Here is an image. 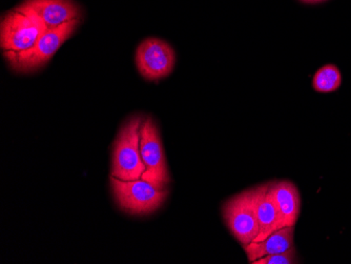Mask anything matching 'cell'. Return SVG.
I'll return each instance as SVG.
<instances>
[{
    "instance_id": "obj_11",
    "label": "cell",
    "mask_w": 351,
    "mask_h": 264,
    "mask_svg": "<svg viewBox=\"0 0 351 264\" xmlns=\"http://www.w3.org/2000/svg\"><path fill=\"white\" fill-rule=\"evenodd\" d=\"M293 228L295 226H285L274 232L263 241L252 242L247 245H243L250 263L265 256L283 253L293 248L295 232Z\"/></svg>"
},
{
    "instance_id": "obj_10",
    "label": "cell",
    "mask_w": 351,
    "mask_h": 264,
    "mask_svg": "<svg viewBox=\"0 0 351 264\" xmlns=\"http://www.w3.org/2000/svg\"><path fill=\"white\" fill-rule=\"evenodd\" d=\"M273 190L279 210L278 230L295 226L301 211V197L297 187L291 181H280L273 183Z\"/></svg>"
},
{
    "instance_id": "obj_3",
    "label": "cell",
    "mask_w": 351,
    "mask_h": 264,
    "mask_svg": "<svg viewBox=\"0 0 351 264\" xmlns=\"http://www.w3.org/2000/svg\"><path fill=\"white\" fill-rule=\"evenodd\" d=\"M80 19L64 23L55 29H47L45 34L29 50L19 53H5L10 67L16 72L29 73L38 70L51 60L62 43L76 31Z\"/></svg>"
},
{
    "instance_id": "obj_6",
    "label": "cell",
    "mask_w": 351,
    "mask_h": 264,
    "mask_svg": "<svg viewBox=\"0 0 351 264\" xmlns=\"http://www.w3.org/2000/svg\"><path fill=\"white\" fill-rule=\"evenodd\" d=\"M140 151L142 160L145 165V172L142 175L141 179L155 185L159 190H165L171 178L160 134L151 117L145 118L142 124Z\"/></svg>"
},
{
    "instance_id": "obj_5",
    "label": "cell",
    "mask_w": 351,
    "mask_h": 264,
    "mask_svg": "<svg viewBox=\"0 0 351 264\" xmlns=\"http://www.w3.org/2000/svg\"><path fill=\"white\" fill-rule=\"evenodd\" d=\"M223 216L232 235L242 245H247L259 236L256 210V189L232 197L223 206Z\"/></svg>"
},
{
    "instance_id": "obj_7",
    "label": "cell",
    "mask_w": 351,
    "mask_h": 264,
    "mask_svg": "<svg viewBox=\"0 0 351 264\" xmlns=\"http://www.w3.org/2000/svg\"><path fill=\"white\" fill-rule=\"evenodd\" d=\"M175 64V51L162 39H145L136 51V64L145 80L153 82L165 78L173 72Z\"/></svg>"
},
{
    "instance_id": "obj_2",
    "label": "cell",
    "mask_w": 351,
    "mask_h": 264,
    "mask_svg": "<svg viewBox=\"0 0 351 264\" xmlns=\"http://www.w3.org/2000/svg\"><path fill=\"white\" fill-rule=\"evenodd\" d=\"M143 120L132 118L120 130L114 147L112 176L121 180H137L145 172L140 151Z\"/></svg>"
},
{
    "instance_id": "obj_12",
    "label": "cell",
    "mask_w": 351,
    "mask_h": 264,
    "mask_svg": "<svg viewBox=\"0 0 351 264\" xmlns=\"http://www.w3.org/2000/svg\"><path fill=\"white\" fill-rule=\"evenodd\" d=\"M342 84V74L338 67L326 64L315 72L313 78V88L315 92L331 93L338 90Z\"/></svg>"
},
{
    "instance_id": "obj_4",
    "label": "cell",
    "mask_w": 351,
    "mask_h": 264,
    "mask_svg": "<svg viewBox=\"0 0 351 264\" xmlns=\"http://www.w3.org/2000/svg\"><path fill=\"white\" fill-rule=\"evenodd\" d=\"M110 184L122 210L131 214L145 215L155 212L167 199V192L159 190L143 179L121 180L112 176Z\"/></svg>"
},
{
    "instance_id": "obj_9",
    "label": "cell",
    "mask_w": 351,
    "mask_h": 264,
    "mask_svg": "<svg viewBox=\"0 0 351 264\" xmlns=\"http://www.w3.org/2000/svg\"><path fill=\"white\" fill-rule=\"evenodd\" d=\"M256 189V210L260 234L254 242L263 241L264 239L278 230L279 210L274 195L273 183L260 185Z\"/></svg>"
},
{
    "instance_id": "obj_1",
    "label": "cell",
    "mask_w": 351,
    "mask_h": 264,
    "mask_svg": "<svg viewBox=\"0 0 351 264\" xmlns=\"http://www.w3.org/2000/svg\"><path fill=\"white\" fill-rule=\"evenodd\" d=\"M47 29L36 12L23 3L5 13L1 19L0 45L3 53L29 50Z\"/></svg>"
},
{
    "instance_id": "obj_14",
    "label": "cell",
    "mask_w": 351,
    "mask_h": 264,
    "mask_svg": "<svg viewBox=\"0 0 351 264\" xmlns=\"http://www.w3.org/2000/svg\"><path fill=\"white\" fill-rule=\"evenodd\" d=\"M299 1L305 5H319V3H325L327 0H299Z\"/></svg>"
},
{
    "instance_id": "obj_13",
    "label": "cell",
    "mask_w": 351,
    "mask_h": 264,
    "mask_svg": "<svg viewBox=\"0 0 351 264\" xmlns=\"http://www.w3.org/2000/svg\"><path fill=\"white\" fill-rule=\"evenodd\" d=\"M298 263L297 252L295 246L286 252L273 255L265 256L260 259L254 260L252 264H293Z\"/></svg>"
},
{
    "instance_id": "obj_8",
    "label": "cell",
    "mask_w": 351,
    "mask_h": 264,
    "mask_svg": "<svg viewBox=\"0 0 351 264\" xmlns=\"http://www.w3.org/2000/svg\"><path fill=\"white\" fill-rule=\"evenodd\" d=\"M23 3L36 12L47 29L82 19V8L74 0H25Z\"/></svg>"
}]
</instances>
